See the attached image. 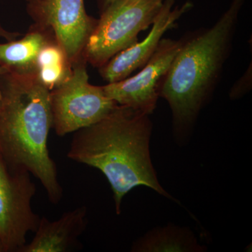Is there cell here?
Here are the masks:
<instances>
[{
  "mask_svg": "<svg viewBox=\"0 0 252 252\" xmlns=\"http://www.w3.org/2000/svg\"><path fill=\"white\" fill-rule=\"evenodd\" d=\"M252 63H250V65L245 74L240 78L239 80L235 82L234 85L232 86L230 91V99L232 100L238 99L243 97L252 89Z\"/></svg>",
  "mask_w": 252,
  "mask_h": 252,
  "instance_id": "cell-14",
  "label": "cell"
},
{
  "mask_svg": "<svg viewBox=\"0 0 252 252\" xmlns=\"http://www.w3.org/2000/svg\"><path fill=\"white\" fill-rule=\"evenodd\" d=\"M55 38L51 28L33 23L21 39L0 43V67L11 74H34L39 51Z\"/></svg>",
  "mask_w": 252,
  "mask_h": 252,
  "instance_id": "cell-11",
  "label": "cell"
},
{
  "mask_svg": "<svg viewBox=\"0 0 252 252\" xmlns=\"http://www.w3.org/2000/svg\"><path fill=\"white\" fill-rule=\"evenodd\" d=\"M153 124L148 114L118 105L94 125L74 132L67 157L97 169L112 187L116 212L132 189L145 186L178 202L159 183L150 154Z\"/></svg>",
  "mask_w": 252,
  "mask_h": 252,
  "instance_id": "cell-1",
  "label": "cell"
},
{
  "mask_svg": "<svg viewBox=\"0 0 252 252\" xmlns=\"http://www.w3.org/2000/svg\"><path fill=\"white\" fill-rule=\"evenodd\" d=\"M6 71L4 70L3 68H1L0 67V76L1 75V74H4V73H6ZM1 90H0V105H1Z\"/></svg>",
  "mask_w": 252,
  "mask_h": 252,
  "instance_id": "cell-18",
  "label": "cell"
},
{
  "mask_svg": "<svg viewBox=\"0 0 252 252\" xmlns=\"http://www.w3.org/2000/svg\"><path fill=\"white\" fill-rule=\"evenodd\" d=\"M30 175L10 171L0 158V243L4 252H18L40 220L32 207L36 188Z\"/></svg>",
  "mask_w": 252,
  "mask_h": 252,
  "instance_id": "cell-6",
  "label": "cell"
},
{
  "mask_svg": "<svg viewBox=\"0 0 252 252\" xmlns=\"http://www.w3.org/2000/svg\"><path fill=\"white\" fill-rule=\"evenodd\" d=\"M176 1L177 0H163L162 9L148 35L143 40L118 53L98 68L99 75L104 81L111 84L124 80L148 62L164 34L176 28L177 21L193 8L190 1L175 6Z\"/></svg>",
  "mask_w": 252,
  "mask_h": 252,
  "instance_id": "cell-9",
  "label": "cell"
},
{
  "mask_svg": "<svg viewBox=\"0 0 252 252\" xmlns=\"http://www.w3.org/2000/svg\"><path fill=\"white\" fill-rule=\"evenodd\" d=\"M27 3V6H34V5L39 4L43 0H25Z\"/></svg>",
  "mask_w": 252,
  "mask_h": 252,
  "instance_id": "cell-17",
  "label": "cell"
},
{
  "mask_svg": "<svg viewBox=\"0 0 252 252\" xmlns=\"http://www.w3.org/2000/svg\"><path fill=\"white\" fill-rule=\"evenodd\" d=\"M0 252H3L2 246H1V243H0Z\"/></svg>",
  "mask_w": 252,
  "mask_h": 252,
  "instance_id": "cell-19",
  "label": "cell"
},
{
  "mask_svg": "<svg viewBox=\"0 0 252 252\" xmlns=\"http://www.w3.org/2000/svg\"><path fill=\"white\" fill-rule=\"evenodd\" d=\"M163 0H114L99 14L97 26L84 49L93 67H102L118 53L139 41L141 32L153 25Z\"/></svg>",
  "mask_w": 252,
  "mask_h": 252,
  "instance_id": "cell-4",
  "label": "cell"
},
{
  "mask_svg": "<svg viewBox=\"0 0 252 252\" xmlns=\"http://www.w3.org/2000/svg\"><path fill=\"white\" fill-rule=\"evenodd\" d=\"M245 0H232L230 6L210 28L185 35L183 45L162 79L159 97L172 113L176 140L190 137L200 112L210 102L229 58Z\"/></svg>",
  "mask_w": 252,
  "mask_h": 252,
  "instance_id": "cell-2",
  "label": "cell"
},
{
  "mask_svg": "<svg viewBox=\"0 0 252 252\" xmlns=\"http://www.w3.org/2000/svg\"><path fill=\"white\" fill-rule=\"evenodd\" d=\"M87 64L83 56L72 64L70 77L50 91L52 128L59 137L94 125L119 105L102 86L89 83Z\"/></svg>",
  "mask_w": 252,
  "mask_h": 252,
  "instance_id": "cell-5",
  "label": "cell"
},
{
  "mask_svg": "<svg viewBox=\"0 0 252 252\" xmlns=\"http://www.w3.org/2000/svg\"><path fill=\"white\" fill-rule=\"evenodd\" d=\"M207 248L200 245L190 228L169 223L157 227L136 240L132 252H205Z\"/></svg>",
  "mask_w": 252,
  "mask_h": 252,
  "instance_id": "cell-12",
  "label": "cell"
},
{
  "mask_svg": "<svg viewBox=\"0 0 252 252\" xmlns=\"http://www.w3.org/2000/svg\"><path fill=\"white\" fill-rule=\"evenodd\" d=\"M114 1V0H95L97 9L99 10V14L102 13Z\"/></svg>",
  "mask_w": 252,
  "mask_h": 252,
  "instance_id": "cell-16",
  "label": "cell"
},
{
  "mask_svg": "<svg viewBox=\"0 0 252 252\" xmlns=\"http://www.w3.org/2000/svg\"><path fill=\"white\" fill-rule=\"evenodd\" d=\"M87 212L86 206H81L64 212L59 220L41 217L34 238L18 252H69L86 230Z\"/></svg>",
  "mask_w": 252,
  "mask_h": 252,
  "instance_id": "cell-10",
  "label": "cell"
},
{
  "mask_svg": "<svg viewBox=\"0 0 252 252\" xmlns=\"http://www.w3.org/2000/svg\"><path fill=\"white\" fill-rule=\"evenodd\" d=\"M0 158L11 172H28L45 189L51 203L63 195L57 166L48 148L52 128L50 91L34 74L0 76Z\"/></svg>",
  "mask_w": 252,
  "mask_h": 252,
  "instance_id": "cell-3",
  "label": "cell"
},
{
  "mask_svg": "<svg viewBox=\"0 0 252 252\" xmlns=\"http://www.w3.org/2000/svg\"><path fill=\"white\" fill-rule=\"evenodd\" d=\"M21 36V33L8 31L6 28L3 27L2 25L0 23V39H3L4 40L7 41L18 39Z\"/></svg>",
  "mask_w": 252,
  "mask_h": 252,
  "instance_id": "cell-15",
  "label": "cell"
},
{
  "mask_svg": "<svg viewBox=\"0 0 252 252\" xmlns=\"http://www.w3.org/2000/svg\"><path fill=\"white\" fill-rule=\"evenodd\" d=\"M72 72V65L56 38L41 48L34 74L48 90L51 91L61 85L70 77Z\"/></svg>",
  "mask_w": 252,
  "mask_h": 252,
  "instance_id": "cell-13",
  "label": "cell"
},
{
  "mask_svg": "<svg viewBox=\"0 0 252 252\" xmlns=\"http://www.w3.org/2000/svg\"><path fill=\"white\" fill-rule=\"evenodd\" d=\"M185 41L162 38L158 47L140 72L124 80L102 86L106 95L119 105L153 114L157 107L162 79Z\"/></svg>",
  "mask_w": 252,
  "mask_h": 252,
  "instance_id": "cell-7",
  "label": "cell"
},
{
  "mask_svg": "<svg viewBox=\"0 0 252 252\" xmlns=\"http://www.w3.org/2000/svg\"><path fill=\"white\" fill-rule=\"evenodd\" d=\"M27 12L34 23L54 31L72 65L83 57L98 21L87 14L84 0H43L27 6Z\"/></svg>",
  "mask_w": 252,
  "mask_h": 252,
  "instance_id": "cell-8",
  "label": "cell"
}]
</instances>
